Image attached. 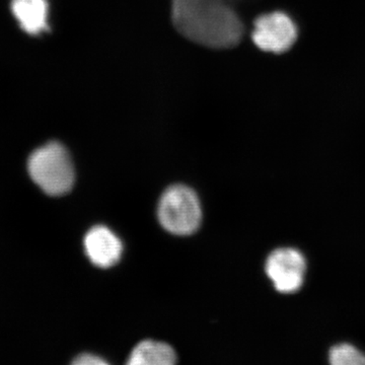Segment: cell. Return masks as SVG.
Listing matches in <instances>:
<instances>
[{
  "instance_id": "obj_1",
  "label": "cell",
  "mask_w": 365,
  "mask_h": 365,
  "mask_svg": "<svg viewBox=\"0 0 365 365\" xmlns=\"http://www.w3.org/2000/svg\"><path fill=\"white\" fill-rule=\"evenodd\" d=\"M237 0H172V19L187 39L213 49H228L241 42L244 24Z\"/></svg>"
},
{
  "instance_id": "obj_2",
  "label": "cell",
  "mask_w": 365,
  "mask_h": 365,
  "mask_svg": "<svg viewBox=\"0 0 365 365\" xmlns=\"http://www.w3.org/2000/svg\"><path fill=\"white\" fill-rule=\"evenodd\" d=\"M29 174L48 195L68 193L74 184V168L68 151L59 143H49L29 158Z\"/></svg>"
},
{
  "instance_id": "obj_3",
  "label": "cell",
  "mask_w": 365,
  "mask_h": 365,
  "mask_svg": "<svg viewBox=\"0 0 365 365\" xmlns=\"http://www.w3.org/2000/svg\"><path fill=\"white\" fill-rule=\"evenodd\" d=\"M158 220L165 230L179 235L193 234L202 218L200 202L189 187L177 185L163 193L158 204Z\"/></svg>"
},
{
  "instance_id": "obj_4",
  "label": "cell",
  "mask_w": 365,
  "mask_h": 365,
  "mask_svg": "<svg viewBox=\"0 0 365 365\" xmlns=\"http://www.w3.org/2000/svg\"><path fill=\"white\" fill-rule=\"evenodd\" d=\"M255 45L265 52H287L297 39V28L292 19L282 11L262 14L254 24Z\"/></svg>"
},
{
  "instance_id": "obj_5",
  "label": "cell",
  "mask_w": 365,
  "mask_h": 365,
  "mask_svg": "<svg viewBox=\"0 0 365 365\" xmlns=\"http://www.w3.org/2000/svg\"><path fill=\"white\" fill-rule=\"evenodd\" d=\"M265 269L276 290L294 294L304 284L307 262L297 250L280 248L269 255Z\"/></svg>"
},
{
  "instance_id": "obj_6",
  "label": "cell",
  "mask_w": 365,
  "mask_h": 365,
  "mask_svg": "<svg viewBox=\"0 0 365 365\" xmlns=\"http://www.w3.org/2000/svg\"><path fill=\"white\" fill-rule=\"evenodd\" d=\"M86 255L96 266L111 267L120 260L123 252L121 240L110 228L98 225L85 237Z\"/></svg>"
},
{
  "instance_id": "obj_7",
  "label": "cell",
  "mask_w": 365,
  "mask_h": 365,
  "mask_svg": "<svg viewBox=\"0 0 365 365\" xmlns=\"http://www.w3.org/2000/svg\"><path fill=\"white\" fill-rule=\"evenodd\" d=\"M11 11L24 31L37 35L48 29V4L46 0H13Z\"/></svg>"
},
{
  "instance_id": "obj_8",
  "label": "cell",
  "mask_w": 365,
  "mask_h": 365,
  "mask_svg": "<svg viewBox=\"0 0 365 365\" xmlns=\"http://www.w3.org/2000/svg\"><path fill=\"white\" fill-rule=\"evenodd\" d=\"M177 356L170 345L157 341L146 340L139 343L129 356L130 365H172Z\"/></svg>"
},
{
  "instance_id": "obj_9",
  "label": "cell",
  "mask_w": 365,
  "mask_h": 365,
  "mask_svg": "<svg viewBox=\"0 0 365 365\" xmlns=\"http://www.w3.org/2000/svg\"><path fill=\"white\" fill-rule=\"evenodd\" d=\"M329 361L333 365H365V354L347 343L331 348Z\"/></svg>"
},
{
  "instance_id": "obj_10",
  "label": "cell",
  "mask_w": 365,
  "mask_h": 365,
  "mask_svg": "<svg viewBox=\"0 0 365 365\" xmlns=\"http://www.w3.org/2000/svg\"><path fill=\"white\" fill-rule=\"evenodd\" d=\"M74 364L76 365H103L107 364L106 360L101 359L97 355L93 354H81L78 356V359L74 360Z\"/></svg>"
}]
</instances>
